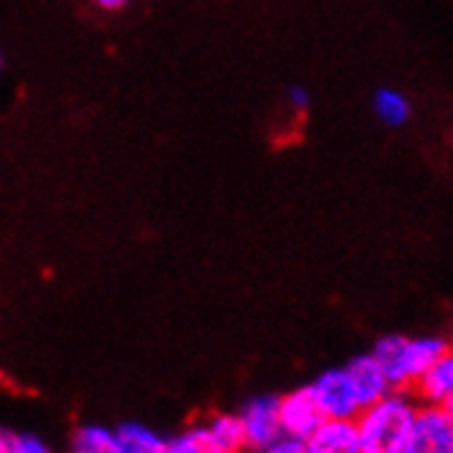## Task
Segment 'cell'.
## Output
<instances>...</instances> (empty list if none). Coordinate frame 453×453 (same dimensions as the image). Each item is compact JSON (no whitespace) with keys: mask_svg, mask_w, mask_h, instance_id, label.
Segmentation results:
<instances>
[{"mask_svg":"<svg viewBox=\"0 0 453 453\" xmlns=\"http://www.w3.org/2000/svg\"><path fill=\"white\" fill-rule=\"evenodd\" d=\"M94 4L104 12H116V9H124L127 4H132V0H94Z\"/></svg>","mask_w":453,"mask_h":453,"instance_id":"cell-19","label":"cell"},{"mask_svg":"<svg viewBox=\"0 0 453 453\" xmlns=\"http://www.w3.org/2000/svg\"><path fill=\"white\" fill-rule=\"evenodd\" d=\"M420 402L410 390L390 388L374 404L355 415L360 453H402Z\"/></svg>","mask_w":453,"mask_h":453,"instance_id":"cell-1","label":"cell"},{"mask_svg":"<svg viewBox=\"0 0 453 453\" xmlns=\"http://www.w3.org/2000/svg\"><path fill=\"white\" fill-rule=\"evenodd\" d=\"M343 368H346V374H349V382H352V388H355V395H357V402H360V410L368 407V404H374L377 398H382V395L390 390V382L385 380L380 363H377L374 357H371V352L352 357Z\"/></svg>","mask_w":453,"mask_h":453,"instance_id":"cell-9","label":"cell"},{"mask_svg":"<svg viewBox=\"0 0 453 453\" xmlns=\"http://www.w3.org/2000/svg\"><path fill=\"white\" fill-rule=\"evenodd\" d=\"M0 69H4V56H0Z\"/></svg>","mask_w":453,"mask_h":453,"instance_id":"cell-20","label":"cell"},{"mask_svg":"<svg viewBox=\"0 0 453 453\" xmlns=\"http://www.w3.org/2000/svg\"><path fill=\"white\" fill-rule=\"evenodd\" d=\"M442 355H448V338L442 335L412 338V335L390 333V335H382L374 343V349H371V357L380 363L390 388H398V390H410L423 371Z\"/></svg>","mask_w":453,"mask_h":453,"instance_id":"cell-2","label":"cell"},{"mask_svg":"<svg viewBox=\"0 0 453 453\" xmlns=\"http://www.w3.org/2000/svg\"><path fill=\"white\" fill-rule=\"evenodd\" d=\"M163 453H215V450H211V445H209L203 423H196V426H188V429L173 434V437H165Z\"/></svg>","mask_w":453,"mask_h":453,"instance_id":"cell-14","label":"cell"},{"mask_svg":"<svg viewBox=\"0 0 453 453\" xmlns=\"http://www.w3.org/2000/svg\"><path fill=\"white\" fill-rule=\"evenodd\" d=\"M215 453H218V450H215ZM234 453H242V450H234Z\"/></svg>","mask_w":453,"mask_h":453,"instance_id":"cell-21","label":"cell"},{"mask_svg":"<svg viewBox=\"0 0 453 453\" xmlns=\"http://www.w3.org/2000/svg\"><path fill=\"white\" fill-rule=\"evenodd\" d=\"M119 448L116 453H163L165 450V437L154 432L146 423H121L116 426Z\"/></svg>","mask_w":453,"mask_h":453,"instance_id":"cell-11","label":"cell"},{"mask_svg":"<svg viewBox=\"0 0 453 453\" xmlns=\"http://www.w3.org/2000/svg\"><path fill=\"white\" fill-rule=\"evenodd\" d=\"M412 388H415L418 402H423V404L453 407V357H450V352L426 368Z\"/></svg>","mask_w":453,"mask_h":453,"instance_id":"cell-8","label":"cell"},{"mask_svg":"<svg viewBox=\"0 0 453 453\" xmlns=\"http://www.w3.org/2000/svg\"><path fill=\"white\" fill-rule=\"evenodd\" d=\"M14 453H56V450H52L42 437H36L31 432H17Z\"/></svg>","mask_w":453,"mask_h":453,"instance_id":"cell-15","label":"cell"},{"mask_svg":"<svg viewBox=\"0 0 453 453\" xmlns=\"http://www.w3.org/2000/svg\"><path fill=\"white\" fill-rule=\"evenodd\" d=\"M256 453H305V445H303V440H297V437L280 434V437H275L273 442H266L264 448H258Z\"/></svg>","mask_w":453,"mask_h":453,"instance_id":"cell-16","label":"cell"},{"mask_svg":"<svg viewBox=\"0 0 453 453\" xmlns=\"http://www.w3.org/2000/svg\"><path fill=\"white\" fill-rule=\"evenodd\" d=\"M278 418H280V432L288 437L305 440L319 423L325 420L322 410L316 407L313 395L305 388L288 390L286 395H278Z\"/></svg>","mask_w":453,"mask_h":453,"instance_id":"cell-6","label":"cell"},{"mask_svg":"<svg viewBox=\"0 0 453 453\" xmlns=\"http://www.w3.org/2000/svg\"><path fill=\"white\" fill-rule=\"evenodd\" d=\"M239 420L245 429V448L258 450L266 442L280 437V418H278V395L270 393H256L239 407Z\"/></svg>","mask_w":453,"mask_h":453,"instance_id":"cell-5","label":"cell"},{"mask_svg":"<svg viewBox=\"0 0 453 453\" xmlns=\"http://www.w3.org/2000/svg\"><path fill=\"white\" fill-rule=\"evenodd\" d=\"M14 440H17V432L0 429V453H14Z\"/></svg>","mask_w":453,"mask_h":453,"instance_id":"cell-18","label":"cell"},{"mask_svg":"<svg viewBox=\"0 0 453 453\" xmlns=\"http://www.w3.org/2000/svg\"><path fill=\"white\" fill-rule=\"evenodd\" d=\"M316 407L322 410L325 418H355L360 412V402L355 395V388L349 382L346 368H327L308 385Z\"/></svg>","mask_w":453,"mask_h":453,"instance_id":"cell-4","label":"cell"},{"mask_svg":"<svg viewBox=\"0 0 453 453\" xmlns=\"http://www.w3.org/2000/svg\"><path fill=\"white\" fill-rule=\"evenodd\" d=\"M203 429L211 450L218 453L245 450V429L236 412H215L209 420H203Z\"/></svg>","mask_w":453,"mask_h":453,"instance_id":"cell-10","label":"cell"},{"mask_svg":"<svg viewBox=\"0 0 453 453\" xmlns=\"http://www.w3.org/2000/svg\"><path fill=\"white\" fill-rule=\"evenodd\" d=\"M311 91L305 86H291L288 88V102H291V108H297V111H308L311 108Z\"/></svg>","mask_w":453,"mask_h":453,"instance_id":"cell-17","label":"cell"},{"mask_svg":"<svg viewBox=\"0 0 453 453\" xmlns=\"http://www.w3.org/2000/svg\"><path fill=\"white\" fill-rule=\"evenodd\" d=\"M402 453H453V407H418Z\"/></svg>","mask_w":453,"mask_h":453,"instance_id":"cell-3","label":"cell"},{"mask_svg":"<svg viewBox=\"0 0 453 453\" xmlns=\"http://www.w3.org/2000/svg\"><path fill=\"white\" fill-rule=\"evenodd\" d=\"M305 453H360L355 418H325L303 440Z\"/></svg>","mask_w":453,"mask_h":453,"instance_id":"cell-7","label":"cell"},{"mask_svg":"<svg viewBox=\"0 0 453 453\" xmlns=\"http://www.w3.org/2000/svg\"><path fill=\"white\" fill-rule=\"evenodd\" d=\"M374 113L388 127H404L412 116V104L398 88H380L374 94Z\"/></svg>","mask_w":453,"mask_h":453,"instance_id":"cell-13","label":"cell"},{"mask_svg":"<svg viewBox=\"0 0 453 453\" xmlns=\"http://www.w3.org/2000/svg\"><path fill=\"white\" fill-rule=\"evenodd\" d=\"M116 429L102 423H83L72 434V453H116Z\"/></svg>","mask_w":453,"mask_h":453,"instance_id":"cell-12","label":"cell"}]
</instances>
